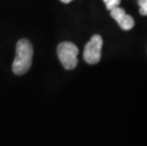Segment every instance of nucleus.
Segmentation results:
<instances>
[{
  "instance_id": "obj_5",
  "label": "nucleus",
  "mask_w": 147,
  "mask_h": 146,
  "mask_svg": "<svg viewBox=\"0 0 147 146\" xmlns=\"http://www.w3.org/2000/svg\"><path fill=\"white\" fill-rule=\"evenodd\" d=\"M104 2L108 11H112L121 4V0H104Z\"/></svg>"
},
{
  "instance_id": "obj_1",
  "label": "nucleus",
  "mask_w": 147,
  "mask_h": 146,
  "mask_svg": "<svg viewBox=\"0 0 147 146\" xmlns=\"http://www.w3.org/2000/svg\"><path fill=\"white\" fill-rule=\"evenodd\" d=\"M33 48L29 40L20 39L16 44V54L12 63V71L16 75H23L32 67Z\"/></svg>"
},
{
  "instance_id": "obj_6",
  "label": "nucleus",
  "mask_w": 147,
  "mask_h": 146,
  "mask_svg": "<svg viewBox=\"0 0 147 146\" xmlns=\"http://www.w3.org/2000/svg\"><path fill=\"white\" fill-rule=\"evenodd\" d=\"M140 5V13L143 15V16H146L147 15V0H139L138 1Z\"/></svg>"
},
{
  "instance_id": "obj_3",
  "label": "nucleus",
  "mask_w": 147,
  "mask_h": 146,
  "mask_svg": "<svg viewBox=\"0 0 147 146\" xmlns=\"http://www.w3.org/2000/svg\"><path fill=\"white\" fill-rule=\"evenodd\" d=\"M102 38L99 34H95L91 37L89 42L84 46V59L87 64L96 65L98 64L102 57Z\"/></svg>"
},
{
  "instance_id": "obj_4",
  "label": "nucleus",
  "mask_w": 147,
  "mask_h": 146,
  "mask_svg": "<svg viewBox=\"0 0 147 146\" xmlns=\"http://www.w3.org/2000/svg\"><path fill=\"white\" fill-rule=\"evenodd\" d=\"M111 17L118 22L119 26L123 30H130L135 26V21L131 15L127 14L123 8L117 7L110 11Z\"/></svg>"
},
{
  "instance_id": "obj_2",
  "label": "nucleus",
  "mask_w": 147,
  "mask_h": 146,
  "mask_svg": "<svg viewBox=\"0 0 147 146\" xmlns=\"http://www.w3.org/2000/svg\"><path fill=\"white\" fill-rule=\"evenodd\" d=\"M57 54L63 67L67 70L74 69L78 65V54L79 48L71 42H62L58 45Z\"/></svg>"
},
{
  "instance_id": "obj_7",
  "label": "nucleus",
  "mask_w": 147,
  "mask_h": 146,
  "mask_svg": "<svg viewBox=\"0 0 147 146\" xmlns=\"http://www.w3.org/2000/svg\"><path fill=\"white\" fill-rule=\"evenodd\" d=\"M62 2L63 3H65V4H67V3H69V2H71L72 0H61Z\"/></svg>"
}]
</instances>
